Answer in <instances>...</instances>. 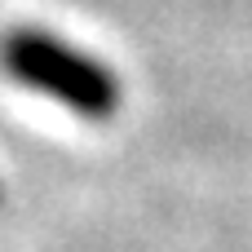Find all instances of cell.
<instances>
[{
	"label": "cell",
	"instance_id": "1",
	"mask_svg": "<svg viewBox=\"0 0 252 252\" xmlns=\"http://www.w3.org/2000/svg\"><path fill=\"white\" fill-rule=\"evenodd\" d=\"M4 66L13 80H22L27 89L62 102L66 111L75 115H89V120H106L115 106H120V80L115 71L58 40V35H44V31H18L4 40Z\"/></svg>",
	"mask_w": 252,
	"mask_h": 252
}]
</instances>
